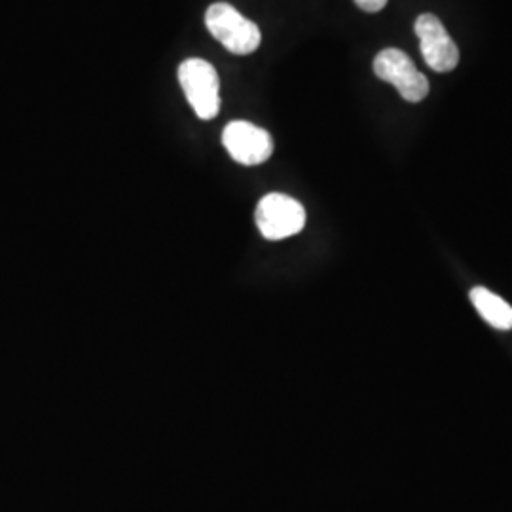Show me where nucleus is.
Masks as SVG:
<instances>
[{"mask_svg":"<svg viewBox=\"0 0 512 512\" xmlns=\"http://www.w3.org/2000/svg\"><path fill=\"white\" fill-rule=\"evenodd\" d=\"M205 25L220 44L236 55H249L260 46V29L251 19L243 18L226 2H217L205 12Z\"/></svg>","mask_w":512,"mask_h":512,"instance_id":"nucleus-1","label":"nucleus"},{"mask_svg":"<svg viewBox=\"0 0 512 512\" xmlns=\"http://www.w3.org/2000/svg\"><path fill=\"white\" fill-rule=\"evenodd\" d=\"M255 222L260 236L268 241L293 238L306 226V209L291 196L272 192L256 205Z\"/></svg>","mask_w":512,"mask_h":512,"instance_id":"nucleus-2","label":"nucleus"},{"mask_svg":"<svg viewBox=\"0 0 512 512\" xmlns=\"http://www.w3.org/2000/svg\"><path fill=\"white\" fill-rule=\"evenodd\" d=\"M179 82L190 107L202 120H213L220 110L219 74L205 59H186L179 67Z\"/></svg>","mask_w":512,"mask_h":512,"instance_id":"nucleus-3","label":"nucleus"},{"mask_svg":"<svg viewBox=\"0 0 512 512\" xmlns=\"http://www.w3.org/2000/svg\"><path fill=\"white\" fill-rule=\"evenodd\" d=\"M374 73L397 88L404 101L420 103L429 95V80L418 71L410 55L399 48H385L374 59Z\"/></svg>","mask_w":512,"mask_h":512,"instance_id":"nucleus-4","label":"nucleus"},{"mask_svg":"<svg viewBox=\"0 0 512 512\" xmlns=\"http://www.w3.org/2000/svg\"><path fill=\"white\" fill-rule=\"evenodd\" d=\"M222 145L238 164L253 167L264 164L274 154V139L266 129L251 122L236 120L222 131Z\"/></svg>","mask_w":512,"mask_h":512,"instance_id":"nucleus-5","label":"nucleus"},{"mask_svg":"<svg viewBox=\"0 0 512 512\" xmlns=\"http://www.w3.org/2000/svg\"><path fill=\"white\" fill-rule=\"evenodd\" d=\"M414 31L420 38L421 55L429 69L444 74L458 67V46L435 14H421L414 23Z\"/></svg>","mask_w":512,"mask_h":512,"instance_id":"nucleus-6","label":"nucleus"},{"mask_svg":"<svg viewBox=\"0 0 512 512\" xmlns=\"http://www.w3.org/2000/svg\"><path fill=\"white\" fill-rule=\"evenodd\" d=\"M471 302L476 311L484 317L488 325H492L497 330L512 329V306L505 302L501 296L484 289V287H475L471 291Z\"/></svg>","mask_w":512,"mask_h":512,"instance_id":"nucleus-7","label":"nucleus"},{"mask_svg":"<svg viewBox=\"0 0 512 512\" xmlns=\"http://www.w3.org/2000/svg\"><path fill=\"white\" fill-rule=\"evenodd\" d=\"M355 4L368 14H376L380 10H384L387 0H355Z\"/></svg>","mask_w":512,"mask_h":512,"instance_id":"nucleus-8","label":"nucleus"}]
</instances>
